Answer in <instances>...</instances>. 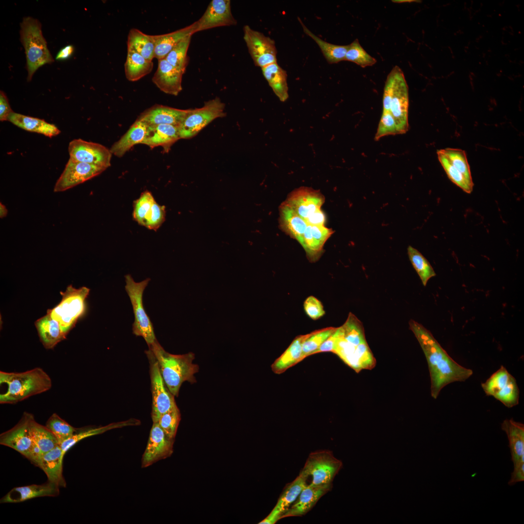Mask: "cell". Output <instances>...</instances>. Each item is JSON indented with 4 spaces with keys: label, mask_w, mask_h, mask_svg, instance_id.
Here are the masks:
<instances>
[{
    "label": "cell",
    "mask_w": 524,
    "mask_h": 524,
    "mask_svg": "<svg viewBox=\"0 0 524 524\" xmlns=\"http://www.w3.org/2000/svg\"><path fill=\"white\" fill-rule=\"evenodd\" d=\"M409 323L427 360L433 398L448 384L465 381L473 375L472 370L459 364L448 354L428 330L413 320Z\"/></svg>",
    "instance_id": "1"
},
{
    "label": "cell",
    "mask_w": 524,
    "mask_h": 524,
    "mask_svg": "<svg viewBox=\"0 0 524 524\" xmlns=\"http://www.w3.org/2000/svg\"><path fill=\"white\" fill-rule=\"evenodd\" d=\"M0 384L6 387L0 394V403L2 404H16L45 392L52 386L49 376L39 367L23 372L1 371Z\"/></svg>",
    "instance_id": "2"
},
{
    "label": "cell",
    "mask_w": 524,
    "mask_h": 524,
    "mask_svg": "<svg viewBox=\"0 0 524 524\" xmlns=\"http://www.w3.org/2000/svg\"><path fill=\"white\" fill-rule=\"evenodd\" d=\"M147 350L158 364L164 381L170 393L178 396L183 382H196L194 375L198 372V366L193 363L195 354L190 352L174 355L166 352L156 341Z\"/></svg>",
    "instance_id": "3"
},
{
    "label": "cell",
    "mask_w": 524,
    "mask_h": 524,
    "mask_svg": "<svg viewBox=\"0 0 524 524\" xmlns=\"http://www.w3.org/2000/svg\"><path fill=\"white\" fill-rule=\"evenodd\" d=\"M20 34L26 54L27 80L30 81L40 67L51 64L54 60L43 35L41 23L37 19L24 17L21 24Z\"/></svg>",
    "instance_id": "4"
},
{
    "label": "cell",
    "mask_w": 524,
    "mask_h": 524,
    "mask_svg": "<svg viewBox=\"0 0 524 524\" xmlns=\"http://www.w3.org/2000/svg\"><path fill=\"white\" fill-rule=\"evenodd\" d=\"M383 98L390 99L388 111L394 118L398 134L405 133L409 130V92L404 73L396 66L386 79Z\"/></svg>",
    "instance_id": "5"
},
{
    "label": "cell",
    "mask_w": 524,
    "mask_h": 524,
    "mask_svg": "<svg viewBox=\"0 0 524 524\" xmlns=\"http://www.w3.org/2000/svg\"><path fill=\"white\" fill-rule=\"evenodd\" d=\"M89 292L90 289L86 287L77 289L70 285L64 292H60L62 296L60 303L47 310L51 316L58 322L66 336L85 314L86 299Z\"/></svg>",
    "instance_id": "6"
},
{
    "label": "cell",
    "mask_w": 524,
    "mask_h": 524,
    "mask_svg": "<svg viewBox=\"0 0 524 524\" xmlns=\"http://www.w3.org/2000/svg\"><path fill=\"white\" fill-rule=\"evenodd\" d=\"M33 415L24 412L18 422L0 435V444L10 447L38 465L41 452L34 442L31 431Z\"/></svg>",
    "instance_id": "7"
},
{
    "label": "cell",
    "mask_w": 524,
    "mask_h": 524,
    "mask_svg": "<svg viewBox=\"0 0 524 524\" xmlns=\"http://www.w3.org/2000/svg\"><path fill=\"white\" fill-rule=\"evenodd\" d=\"M125 278V290L130 297L134 316L132 324L133 333L137 336L142 337L149 346L157 339L153 325L144 308L143 295L150 279L147 278L137 282L130 275H126Z\"/></svg>",
    "instance_id": "8"
},
{
    "label": "cell",
    "mask_w": 524,
    "mask_h": 524,
    "mask_svg": "<svg viewBox=\"0 0 524 524\" xmlns=\"http://www.w3.org/2000/svg\"><path fill=\"white\" fill-rule=\"evenodd\" d=\"M225 104L218 97L205 102L203 107L188 109L179 126L180 139H190L214 119L224 117Z\"/></svg>",
    "instance_id": "9"
},
{
    "label": "cell",
    "mask_w": 524,
    "mask_h": 524,
    "mask_svg": "<svg viewBox=\"0 0 524 524\" xmlns=\"http://www.w3.org/2000/svg\"><path fill=\"white\" fill-rule=\"evenodd\" d=\"M437 153L440 163L451 181L465 192L471 193L474 183L465 151L446 148L437 150Z\"/></svg>",
    "instance_id": "10"
},
{
    "label": "cell",
    "mask_w": 524,
    "mask_h": 524,
    "mask_svg": "<svg viewBox=\"0 0 524 524\" xmlns=\"http://www.w3.org/2000/svg\"><path fill=\"white\" fill-rule=\"evenodd\" d=\"M342 466V461L331 451L318 450L309 454L301 471L308 477L311 476L312 484H332Z\"/></svg>",
    "instance_id": "11"
},
{
    "label": "cell",
    "mask_w": 524,
    "mask_h": 524,
    "mask_svg": "<svg viewBox=\"0 0 524 524\" xmlns=\"http://www.w3.org/2000/svg\"><path fill=\"white\" fill-rule=\"evenodd\" d=\"M481 387L487 395L508 408L519 404L520 391L516 380L503 365L482 383Z\"/></svg>",
    "instance_id": "12"
},
{
    "label": "cell",
    "mask_w": 524,
    "mask_h": 524,
    "mask_svg": "<svg viewBox=\"0 0 524 524\" xmlns=\"http://www.w3.org/2000/svg\"><path fill=\"white\" fill-rule=\"evenodd\" d=\"M146 352L150 364L152 395L151 418L153 423H157L161 415L171 409L176 404L174 396L169 391L164 381L157 362L148 351Z\"/></svg>",
    "instance_id": "13"
},
{
    "label": "cell",
    "mask_w": 524,
    "mask_h": 524,
    "mask_svg": "<svg viewBox=\"0 0 524 524\" xmlns=\"http://www.w3.org/2000/svg\"><path fill=\"white\" fill-rule=\"evenodd\" d=\"M244 39L256 66L261 68L277 63V49L274 40L249 25L243 28Z\"/></svg>",
    "instance_id": "14"
},
{
    "label": "cell",
    "mask_w": 524,
    "mask_h": 524,
    "mask_svg": "<svg viewBox=\"0 0 524 524\" xmlns=\"http://www.w3.org/2000/svg\"><path fill=\"white\" fill-rule=\"evenodd\" d=\"M69 159L94 164L107 169L111 165L112 154L106 147L82 139H75L69 143Z\"/></svg>",
    "instance_id": "15"
},
{
    "label": "cell",
    "mask_w": 524,
    "mask_h": 524,
    "mask_svg": "<svg viewBox=\"0 0 524 524\" xmlns=\"http://www.w3.org/2000/svg\"><path fill=\"white\" fill-rule=\"evenodd\" d=\"M106 169L103 167L69 159L56 182L53 191H65L99 175Z\"/></svg>",
    "instance_id": "16"
},
{
    "label": "cell",
    "mask_w": 524,
    "mask_h": 524,
    "mask_svg": "<svg viewBox=\"0 0 524 524\" xmlns=\"http://www.w3.org/2000/svg\"><path fill=\"white\" fill-rule=\"evenodd\" d=\"M286 204L305 221L321 210L325 197L319 191L307 187H300L290 193Z\"/></svg>",
    "instance_id": "17"
},
{
    "label": "cell",
    "mask_w": 524,
    "mask_h": 524,
    "mask_svg": "<svg viewBox=\"0 0 524 524\" xmlns=\"http://www.w3.org/2000/svg\"><path fill=\"white\" fill-rule=\"evenodd\" d=\"M174 439L168 437L158 423H153L142 458V467L170 457L173 452Z\"/></svg>",
    "instance_id": "18"
},
{
    "label": "cell",
    "mask_w": 524,
    "mask_h": 524,
    "mask_svg": "<svg viewBox=\"0 0 524 524\" xmlns=\"http://www.w3.org/2000/svg\"><path fill=\"white\" fill-rule=\"evenodd\" d=\"M195 33L222 26L236 25L229 0H212L206 10L195 21Z\"/></svg>",
    "instance_id": "19"
},
{
    "label": "cell",
    "mask_w": 524,
    "mask_h": 524,
    "mask_svg": "<svg viewBox=\"0 0 524 524\" xmlns=\"http://www.w3.org/2000/svg\"><path fill=\"white\" fill-rule=\"evenodd\" d=\"M308 476L300 471L299 475L285 487L277 504L270 514L259 524H274L281 519L283 514L297 498L303 489L308 485Z\"/></svg>",
    "instance_id": "20"
},
{
    "label": "cell",
    "mask_w": 524,
    "mask_h": 524,
    "mask_svg": "<svg viewBox=\"0 0 524 524\" xmlns=\"http://www.w3.org/2000/svg\"><path fill=\"white\" fill-rule=\"evenodd\" d=\"M332 484L307 485L301 491L294 503L283 514L282 518L302 516L305 515L315 506L320 498L330 491Z\"/></svg>",
    "instance_id": "21"
},
{
    "label": "cell",
    "mask_w": 524,
    "mask_h": 524,
    "mask_svg": "<svg viewBox=\"0 0 524 524\" xmlns=\"http://www.w3.org/2000/svg\"><path fill=\"white\" fill-rule=\"evenodd\" d=\"M183 74L163 58L158 60V67L152 80L162 92L177 96L182 90Z\"/></svg>",
    "instance_id": "22"
},
{
    "label": "cell",
    "mask_w": 524,
    "mask_h": 524,
    "mask_svg": "<svg viewBox=\"0 0 524 524\" xmlns=\"http://www.w3.org/2000/svg\"><path fill=\"white\" fill-rule=\"evenodd\" d=\"M187 110L156 104L142 113L137 119L142 121L147 126L167 124L179 127L185 117Z\"/></svg>",
    "instance_id": "23"
},
{
    "label": "cell",
    "mask_w": 524,
    "mask_h": 524,
    "mask_svg": "<svg viewBox=\"0 0 524 524\" xmlns=\"http://www.w3.org/2000/svg\"><path fill=\"white\" fill-rule=\"evenodd\" d=\"M59 488L56 484L48 481L41 485L15 487L1 499L0 503H20L35 497L56 496L59 494Z\"/></svg>",
    "instance_id": "24"
},
{
    "label": "cell",
    "mask_w": 524,
    "mask_h": 524,
    "mask_svg": "<svg viewBox=\"0 0 524 524\" xmlns=\"http://www.w3.org/2000/svg\"><path fill=\"white\" fill-rule=\"evenodd\" d=\"M501 429L506 434L513 467L524 464V425L511 419H506L501 424Z\"/></svg>",
    "instance_id": "25"
},
{
    "label": "cell",
    "mask_w": 524,
    "mask_h": 524,
    "mask_svg": "<svg viewBox=\"0 0 524 524\" xmlns=\"http://www.w3.org/2000/svg\"><path fill=\"white\" fill-rule=\"evenodd\" d=\"M180 139L178 126L160 124L147 126V134L142 144L151 148L161 146L165 152H168Z\"/></svg>",
    "instance_id": "26"
},
{
    "label": "cell",
    "mask_w": 524,
    "mask_h": 524,
    "mask_svg": "<svg viewBox=\"0 0 524 524\" xmlns=\"http://www.w3.org/2000/svg\"><path fill=\"white\" fill-rule=\"evenodd\" d=\"M64 458L60 445L41 455L38 465L46 474L48 481L65 487L66 483L62 472Z\"/></svg>",
    "instance_id": "27"
},
{
    "label": "cell",
    "mask_w": 524,
    "mask_h": 524,
    "mask_svg": "<svg viewBox=\"0 0 524 524\" xmlns=\"http://www.w3.org/2000/svg\"><path fill=\"white\" fill-rule=\"evenodd\" d=\"M34 325L40 340L46 349L53 348L59 342L66 338L58 322L47 311L45 315L34 322Z\"/></svg>",
    "instance_id": "28"
},
{
    "label": "cell",
    "mask_w": 524,
    "mask_h": 524,
    "mask_svg": "<svg viewBox=\"0 0 524 524\" xmlns=\"http://www.w3.org/2000/svg\"><path fill=\"white\" fill-rule=\"evenodd\" d=\"M8 121L24 130L41 134L50 138L58 135L61 132L55 125L47 122L44 119L14 112L9 115Z\"/></svg>",
    "instance_id": "29"
},
{
    "label": "cell",
    "mask_w": 524,
    "mask_h": 524,
    "mask_svg": "<svg viewBox=\"0 0 524 524\" xmlns=\"http://www.w3.org/2000/svg\"><path fill=\"white\" fill-rule=\"evenodd\" d=\"M194 22L190 25L171 33L153 35L155 48L154 58H164L171 50L182 39L195 33Z\"/></svg>",
    "instance_id": "30"
},
{
    "label": "cell",
    "mask_w": 524,
    "mask_h": 524,
    "mask_svg": "<svg viewBox=\"0 0 524 524\" xmlns=\"http://www.w3.org/2000/svg\"><path fill=\"white\" fill-rule=\"evenodd\" d=\"M147 128L145 123L137 119L129 130L112 145L110 149L112 154L120 158L135 145L142 144Z\"/></svg>",
    "instance_id": "31"
},
{
    "label": "cell",
    "mask_w": 524,
    "mask_h": 524,
    "mask_svg": "<svg viewBox=\"0 0 524 524\" xmlns=\"http://www.w3.org/2000/svg\"><path fill=\"white\" fill-rule=\"evenodd\" d=\"M279 222L280 229L298 242L308 225L285 201L279 206Z\"/></svg>",
    "instance_id": "32"
},
{
    "label": "cell",
    "mask_w": 524,
    "mask_h": 524,
    "mask_svg": "<svg viewBox=\"0 0 524 524\" xmlns=\"http://www.w3.org/2000/svg\"><path fill=\"white\" fill-rule=\"evenodd\" d=\"M309 334L299 335L294 339L283 353L272 364L274 373L281 374L301 361L302 344Z\"/></svg>",
    "instance_id": "33"
},
{
    "label": "cell",
    "mask_w": 524,
    "mask_h": 524,
    "mask_svg": "<svg viewBox=\"0 0 524 524\" xmlns=\"http://www.w3.org/2000/svg\"><path fill=\"white\" fill-rule=\"evenodd\" d=\"M262 74L276 95L281 101L289 97L286 71L277 63L262 68Z\"/></svg>",
    "instance_id": "34"
},
{
    "label": "cell",
    "mask_w": 524,
    "mask_h": 524,
    "mask_svg": "<svg viewBox=\"0 0 524 524\" xmlns=\"http://www.w3.org/2000/svg\"><path fill=\"white\" fill-rule=\"evenodd\" d=\"M152 61L146 59L134 51L127 50L124 65L126 78L135 82L150 73L153 69Z\"/></svg>",
    "instance_id": "35"
},
{
    "label": "cell",
    "mask_w": 524,
    "mask_h": 524,
    "mask_svg": "<svg viewBox=\"0 0 524 524\" xmlns=\"http://www.w3.org/2000/svg\"><path fill=\"white\" fill-rule=\"evenodd\" d=\"M155 44L153 35L145 34L137 29L130 30L127 39V50L139 53L152 61L154 58Z\"/></svg>",
    "instance_id": "36"
},
{
    "label": "cell",
    "mask_w": 524,
    "mask_h": 524,
    "mask_svg": "<svg viewBox=\"0 0 524 524\" xmlns=\"http://www.w3.org/2000/svg\"><path fill=\"white\" fill-rule=\"evenodd\" d=\"M140 421L139 420L131 419L126 421L114 423L107 426L96 428L85 429L82 430L77 428L76 431L73 435L60 445L62 450L63 455L64 456L66 452L78 442L87 437L100 434L116 428L128 426L138 425Z\"/></svg>",
    "instance_id": "37"
},
{
    "label": "cell",
    "mask_w": 524,
    "mask_h": 524,
    "mask_svg": "<svg viewBox=\"0 0 524 524\" xmlns=\"http://www.w3.org/2000/svg\"><path fill=\"white\" fill-rule=\"evenodd\" d=\"M298 19L303 28L304 33L317 43L328 64H336L341 61H344L348 45H335L322 40L319 37L313 33L304 24L299 17H298Z\"/></svg>",
    "instance_id": "38"
},
{
    "label": "cell",
    "mask_w": 524,
    "mask_h": 524,
    "mask_svg": "<svg viewBox=\"0 0 524 524\" xmlns=\"http://www.w3.org/2000/svg\"><path fill=\"white\" fill-rule=\"evenodd\" d=\"M31 431L33 440L41 455L59 445L54 434L46 426L37 423L34 419L32 422Z\"/></svg>",
    "instance_id": "39"
},
{
    "label": "cell",
    "mask_w": 524,
    "mask_h": 524,
    "mask_svg": "<svg viewBox=\"0 0 524 524\" xmlns=\"http://www.w3.org/2000/svg\"><path fill=\"white\" fill-rule=\"evenodd\" d=\"M409 260L419 275L424 286L436 273L427 260L416 249L409 246L408 247Z\"/></svg>",
    "instance_id": "40"
},
{
    "label": "cell",
    "mask_w": 524,
    "mask_h": 524,
    "mask_svg": "<svg viewBox=\"0 0 524 524\" xmlns=\"http://www.w3.org/2000/svg\"><path fill=\"white\" fill-rule=\"evenodd\" d=\"M337 328L330 327L312 331L309 334L302 344L301 361L312 355L336 330Z\"/></svg>",
    "instance_id": "41"
},
{
    "label": "cell",
    "mask_w": 524,
    "mask_h": 524,
    "mask_svg": "<svg viewBox=\"0 0 524 524\" xmlns=\"http://www.w3.org/2000/svg\"><path fill=\"white\" fill-rule=\"evenodd\" d=\"M192 36H188L176 45L164 58L172 66L185 73L188 64L187 51Z\"/></svg>",
    "instance_id": "42"
},
{
    "label": "cell",
    "mask_w": 524,
    "mask_h": 524,
    "mask_svg": "<svg viewBox=\"0 0 524 524\" xmlns=\"http://www.w3.org/2000/svg\"><path fill=\"white\" fill-rule=\"evenodd\" d=\"M155 199L151 193L146 191L134 202L133 217L138 223L146 227Z\"/></svg>",
    "instance_id": "43"
},
{
    "label": "cell",
    "mask_w": 524,
    "mask_h": 524,
    "mask_svg": "<svg viewBox=\"0 0 524 524\" xmlns=\"http://www.w3.org/2000/svg\"><path fill=\"white\" fill-rule=\"evenodd\" d=\"M46 426L54 434L60 445L71 437L77 429L55 413L49 418Z\"/></svg>",
    "instance_id": "44"
},
{
    "label": "cell",
    "mask_w": 524,
    "mask_h": 524,
    "mask_svg": "<svg viewBox=\"0 0 524 524\" xmlns=\"http://www.w3.org/2000/svg\"><path fill=\"white\" fill-rule=\"evenodd\" d=\"M344 61L354 63L363 68L377 63V60L364 50L358 39L348 45Z\"/></svg>",
    "instance_id": "45"
},
{
    "label": "cell",
    "mask_w": 524,
    "mask_h": 524,
    "mask_svg": "<svg viewBox=\"0 0 524 524\" xmlns=\"http://www.w3.org/2000/svg\"><path fill=\"white\" fill-rule=\"evenodd\" d=\"M180 420V411L176 405L162 415L157 423L168 437L174 439Z\"/></svg>",
    "instance_id": "46"
},
{
    "label": "cell",
    "mask_w": 524,
    "mask_h": 524,
    "mask_svg": "<svg viewBox=\"0 0 524 524\" xmlns=\"http://www.w3.org/2000/svg\"><path fill=\"white\" fill-rule=\"evenodd\" d=\"M398 134L396 125L393 116L388 113H382L374 139L380 138L391 135Z\"/></svg>",
    "instance_id": "47"
},
{
    "label": "cell",
    "mask_w": 524,
    "mask_h": 524,
    "mask_svg": "<svg viewBox=\"0 0 524 524\" xmlns=\"http://www.w3.org/2000/svg\"><path fill=\"white\" fill-rule=\"evenodd\" d=\"M303 307L306 313L312 320H317L325 313L321 302L312 295L306 299Z\"/></svg>",
    "instance_id": "48"
},
{
    "label": "cell",
    "mask_w": 524,
    "mask_h": 524,
    "mask_svg": "<svg viewBox=\"0 0 524 524\" xmlns=\"http://www.w3.org/2000/svg\"><path fill=\"white\" fill-rule=\"evenodd\" d=\"M165 215V206L159 205L155 200L152 205L151 213L146 227L156 230L164 222Z\"/></svg>",
    "instance_id": "49"
},
{
    "label": "cell",
    "mask_w": 524,
    "mask_h": 524,
    "mask_svg": "<svg viewBox=\"0 0 524 524\" xmlns=\"http://www.w3.org/2000/svg\"><path fill=\"white\" fill-rule=\"evenodd\" d=\"M340 333L339 327L337 328L336 330L314 352L312 355L324 352H333L336 342Z\"/></svg>",
    "instance_id": "50"
},
{
    "label": "cell",
    "mask_w": 524,
    "mask_h": 524,
    "mask_svg": "<svg viewBox=\"0 0 524 524\" xmlns=\"http://www.w3.org/2000/svg\"><path fill=\"white\" fill-rule=\"evenodd\" d=\"M14 111L11 109L8 98L2 91L0 92V120L8 121L9 115Z\"/></svg>",
    "instance_id": "51"
},
{
    "label": "cell",
    "mask_w": 524,
    "mask_h": 524,
    "mask_svg": "<svg viewBox=\"0 0 524 524\" xmlns=\"http://www.w3.org/2000/svg\"><path fill=\"white\" fill-rule=\"evenodd\" d=\"M524 480V464L513 467V470L511 474L510 479L508 484L510 486L513 485L517 483L523 482Z\"/></svg>",
    "instance_id": "52"
},
{
    "label": "cell",
    "mask_w": 524,
    "mask_h": 524,
    "mask_svg": "<svg viewBox=\"0 0 524 524\" xmlns=\"http://www.w3.org/2000/svg\"><path fill=\"white\" fill-rule=\"evenodd\" d=\"M74 51V48L72 45H67L58 52L56 56V59L59 61L67 60L72 55Z\"/></svg>",
    "instance_id": "53"
},
{
    "label": "cell",
    "mask_w": 524,
    "mask_h": 524,
    "mask_svg": "<svg viewBox=\"0 0 524 524\" xmlns=\"http://www.w3.org/2000/svg\"><path fill=\"white\" fill-rule=\"evenodd\" d=\"M7 213H8V211H7V209H6V207L0 202V217L1 218H3L4 217H6L7 214Z\"/></svg>",
    "instance_id": "54"
}]
</instances>
